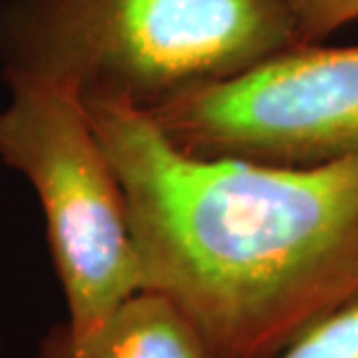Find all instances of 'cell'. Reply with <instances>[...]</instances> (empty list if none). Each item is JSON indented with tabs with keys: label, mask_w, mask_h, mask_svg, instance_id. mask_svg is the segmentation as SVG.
I'll use <instances>...</instances> for the list:
<instances>
[{
	"label": "cell",
	"mask_w": 358,
	"mask_h": 358,
	"mask_svg": "<svg viewBox=\"0 0 358 358\" xmlns=\"http://www.w3.org/2000/svg\"><path fill=\"white\" fill-rule=\"evenodd\" d=\"M84 103L142 289L175 303L217 358H272L358 298V154L312 168L198 156L138 107Z\"/></svg>",
	"instance_id": "obj_1"
},
{
	"label": "cell",
	"mask_w": 358,
	"mask_h": 358,
	"mask_svg": "<svg viewBox=\"0 0 358 358\" xmlns=\"http://www.w3.org/2000/svg\"><path fill=\"white\" fill-rule=\"evenodd\" d=\"M300 42L286 0H0L5 82L152 112Z\"/></svg>",
	"instance_id": "obj_2"
},
{
	"label": "cell",
	"mask_w": 358,
	"mask_h": 358,
	"mask_svg": "<svg viewBox=\"0 0 358 358\" xmlns=\"http://www.w3.org/2000/svg\"><path fill=\"white\" fill-rule=\"evenodd\" d=\"M0 161L31 184L45 214L66 326L91 333L142 289V268L114 166L80 91L59 82H7Z\"/></svg>",
	"instance_id": "obj_3"
},
{
	"label": "cell",
	"mask_w": 358,
	"mask_h": 358,
	"mask_svg": "<svg viewBox=\"0 0 358 358\" xmlns=\"http://www.w3.org/2000/svg\"><path fill=\"white\" fill-rule=\"evenodd\" d=\"M179 149L312 168L358 154V45H296L147 112Z\"/></svg>",
	"instance_id": "obj_4"
},
{
	"label": "cell",
	"mask_w": 358,
	"mask_h": 358,
	"mask_svg": "<svg viewBox=\"0 0 358 358\" xmlns=\"http://www.w3.org/2000/svg\"><path fill=\"white\" fill-rule=\"evenodd\" d=\"M38 358H217L186 314L147 289L128 296L91 333H73L66 321L40 342Z\"/></svg>",
	"instance_id": "obj_5"
},
{
	"label": "cell",
	"mask_w": 358,
	"mask_h": 358,
	"mask_svg": "<svg viewBox=\"0 0 358 358\" xmlns=\"http://www.w3.org/2000/svg\"><path fill=\"white\" fill-rule=\"evenodd\" d=\"M272 358H358V298L317 321Z\"/></svg>",
	"instance_id": "obj_6"
},
{
	"label": "cell",
	"mask_w": 358,
	"mask_h": 358,
	"mask_svg": "<svg viewBox=\"0 0 358 358\" xmlns=\"http://www.w3.org/2000/svg\"><path fill=\"white\" fill-rule=\"evenodd\" d=\"M300 42H319L358 21V0H286Z\"/></svg>",
	"instance_id": "obj_7"
}]
</instances>
